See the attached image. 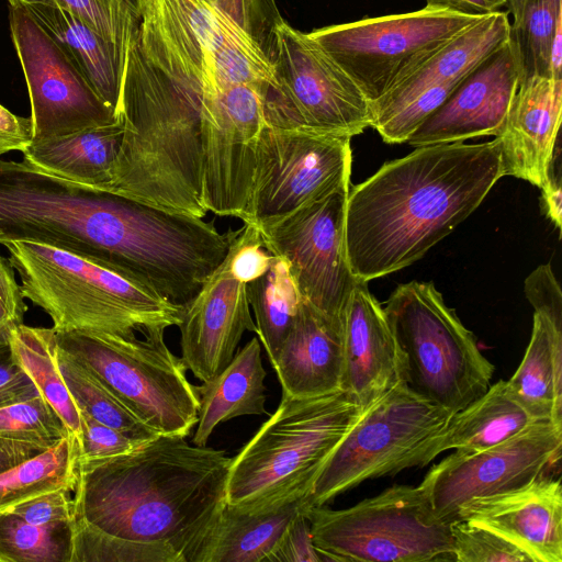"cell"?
<instances>
[{
	"instance_id": "cell-1",
	"label": "cell",
	"mask_w": 562,
	"mask_h": 562,
	"mask_svg": "<svg viewBox=\"0 0 562 562\" xmlns=\"http://www.w3.org/2000/svg\"><path fill=\"white\" fill-rule=\"evenodd\" d=\"M503 177L493 140L415 147L349 190L345 245L363 282L419 260L483 202Z\"/></svg>"
},
{
	"instance_id": "cell-2",
	"label": "cell",
	"mask_w": 562,
	"mask_h": 562,
	"mask_svg": "<svg viewBox=\"0 0 562 562\" xmlns=\"http://www.w3.org/2000/svg\"><path fill=\"white\" fill-rule=\"evenodd\" d=\"M232 458L158 435L130 452L78 462L74 533L162 544L187 562L225 501Z\"/></svg>"
},
{
	"instance_id": "cell-3",
	"label": "cell",
	"mask_w": 562,
	"mask_h": 562,
	"mask_svg": "<svg viewBox=\"0 0 562 562\" xmlns=\"http://www.w3.org/2000/svg\"><path fill=\"white\" fill-rule=\"evenodd\" d=\"M202 100L151 64L135 40L126 56L117 111L122 140L103 190L200 218L206 215Z\"/></svg>"
},
{
	"instance_id": "cell-4",
	"label": "cell",
	"mask_w": 562,
	"mask_h": 562,
	"mask_svg": "<svg viewBox=\"0 0 562 562\" xmlns=\"http://www.w3.org/2000/svg\"><path fill=\"white\" fill-rule=\"evenodd\" d=\"M3 246L24 297L48 314L55 331L132 337L181 322L183 306L81 257L32 241Z\"/></svg>"
},
{
	"instance_id": "cell-5",
	"label": "cell",
	"mask_w": 562,
	"mask_h": 562,
	"mask_svg": "<svg viewBox=\"0 0 562 562\" xmlns=\"http://www.w3.org/2000/svg\"><path fill=\"white\" fill-rule=\"evenodd\" d=\"M345 391L282 400L232 458L225 501L256 508L310 494L323 465L362 413Z\"/></svg>"
},
{
	"instance_id": "cell-6",
	"label": "cell",
	"mask_w": 562,
	"mask_h": 562,
	"mask_svg": "<svg viewBox=\"0 0 562 562\" xmlns=\"http://www.w3.org/2000/svg\"><path fill=\"white\" fill-rule=\"evenodd\" d=\"M136 42L145 57L181 88L277 85L272 64L234 22L204 0H139Z\"/></svg>"
},
{
	"instance_id": "cell-7",
	"label": "cell",
	"mask_w": 562,
	"mask_h": 562,
	"mask_svg": "<svg viewBox=\"0 0 562 562\" xmlns=\"http://www.w3.org/2000/svg\"><path fill=\"white\" fill-rule=\"evenodd\" d=\"M166 329L144 338L55 331L57 347L83 366L137 418L159 435L187 437L198 423L200 397L182 358L165 342Z\"/></svg>"
},
{
	"instance_id": "cell-8",
	"label": "cell",
	"mask_w": 562,
	"mask_h": 562,
	"mask_svg": "<svg viewBox=\"0 0 562 562\" xmlns=\"http://www.w3.org/2000/svg\"><path fill=\"white\" fill-rule=\"evenodd\" d=\"M405 359V382L457 413L486 392L494 366L432 282L400 284L383 307Z\"/></svg>"
},
{
	"instance_id": "cell-9",
	"label": "cell",
	"mask_w": 562,
	"mask_h": 562,
	"mask_svg": "<svg viewBox=\"0 0 562 562\" xmlns=\"http://www.w3.org/2000/svg\"><path fill=\"white\" fill-rule=\"evenodd\" d=\"M452 414L400 381L361 413L336 446L307 495L310 508L367 480L427 465Z\"/></svg>"
},
{
	"instance_id": "cell-10",
	"label": "cell",
	"mask_w": 562,
	"mask_h": 562,
	"mask_svg": "<svg viewBox=\"0 0 562 562\" xmlns=\"http://www.w3.org/2000/svg\"><path fill=\"white\" fill-rule=\"evenodd\" d=\"M305 515L323 562L454 561L450 524L435 517L419 485H392L349 508Z\"/></svg>"
},
{
	"instance_id": "cell-11",
	"label": "cell",
	"mask_w": 562,
	"mask_h": 562,
	"mask_svg": "<svg viewBox=\"0 0 562 562\" xmlns=\"http://www.w3.org/2000/svg\"><path fill=\"white\" fill-rule=\"evenodd\" d=\"M277 87L263 98L266 123L353 137L372 126V104L353 79L307 33L286 21L277 31Z\"/></svg>"
},
{
	"instance_id": "cell-12",
	"label": "cell",
	"mask_w": 562,
	"mask_h": 562,
	"mask_svg": "<svg viewBox=\"0 0 562 562\" xmlns=\"http://www.w3.org/2000/svg\"><path fill=\"white\" fill-rule=\"evenodd\" d=\"M483 18L425 7L408 13L328 25L307 34L353 79L372 104L402 72Z\"/></svg>"
},
{
	"instance_id": "cell-13",
	"label": "cell",
	"mask_w": 562,
	"mask_h": 562,
	"mask_svg": "<svg viewBox=\"0 0 562 562\" xmlns=\"http://www.w3.org/2000/svg\"><path fill=\"white\" fill-rule=\"evenodd\" d=\"M351 137L265 123L245 222L261 223L350 184Z\"/></svg>"
},
{
	"instance_id": "cell-14",
	"label": "cell",
	"mask_w": 562,
	"mask_h": 562,
	"mask_svg": "<svg viewBox=\"0 0 562 562\" xmlns=\"http://www.w3.org/2000/svg\"><path fill=\"white\" fill-rule=\"evenodd\" d=\"M268 82L205 87L201 109L202 194L207 212L245 221L266 123Z\"/></svg>"
},
{
	"instance_id": "cell-15",
	"label": "cell",
	"mask_w": 562,
	"mask_h": 562,
	"mask_svg": "<svg viewBox=\"0 0 562 562\" xmlns=\"http://www.w3.org/2000/svg\"><path fill=\"white\" fill-rule=\"evenodd\" d=\"M350 184L274 220L258 223L267 250L283 259L303 300L340 318L359 281L348 266L345 213ZM256 224V223H255Z\"/></svg>"
},
{
	"instance_id": "cell-16",
	"label": "cell",
	"mask_w": 562,
	"mask_h": 562,
	"mask_svg": "<svg viewBox=\"0 0 562 562\" xmlns=\"http://www.w3.org/2000/svg\"><path fill=\"white\" fill-rule=\"evenodd\" d=\"M562 426L537 420L519 434L481 451L456 450L429 469L419 486L435 517L457 520L468 502L520 487L559 464Z\"/></svg>"
},
{
	"instance_id": "cell-17",
	"label": "cell",
	"mask_w": 562,
	"mask_h": 562,
	"mask_svg": "<svg viewBox=\"0 0 562 562\" xmlns=\"http://www.w3.org/2000/svg\"><path fill=\"white\" fill-rule=\"evenodd\" d=\"M9 25L29 90L33 142L120 120L65 49L24 7L9 4Z\"/></svg>"
},
{
	"instance_id": "cell-18",
	"label": "cell",
	"mask_w": 562,
	"mask_h": 562,
	"mask_svg": "<svg viewBox=\"0 0 562 562\" xmlns=\"http://www.w3.org/2000/svg\"><path fill=\"white\" fill-rule=\"evenodd\" d=\"M521 79L517 48L509 37L482 60L411 135L414 147L497 136Z\"/></svg>"
},
{
	"instance_id": "cell-19",
	"label": "cell",
	"mask_w": 562,
	"mask_h": 562,
	"mask_svg": "<svg viewBox=\"0 0 562 562\" xmlns=\"http://www.w3.org/2000/svg\"><path fill=\"white\" fill-rule=\"evenodd\" d=\"M178 327L181 358L201 381L213 378L232 361L246 330L257 333L247 283L234 277L225 260L183 307Z\"/></svg>"
},
{
	"instance_id": "cell-20",
	"label": "cell",
	"mask_w": 562,
	"mask_h": 562,
	"mask_svg": "<svg viewBox=\"0 0 562 562\" xmlns=\"http://www.w3.org/2000/svg\"><path fill=\"white\" fill-rule=\"evenodd\" d=\"M358 281L340 314L342 368L340 389L364 411L400 381H405V359L385 312Z\"/></svg>"
},
{
	"instance_id": "cell-21",
	"label": "cell",
	"mask_w": 562,
	"mask_h": 562,
	"mask_svg": "<svg viewBox=\"0 0 562 562\" xmlns=\"http://www.w3.org/2000/svg\"><path fill=\"white\" fill-rule=\"evenodd\" d=\"M467 520L508 540L533 562H562V485L550 475L464 504Z\"/></svg>"
},
{
	"instance_id": "cell-22",
	"label": "cell",
	"mask_w": 562,
	"mask_h": 562,
	"mask_svg": "<svg viewBox=\"0 0 562 562\" xmlns=\"http://www.w3.org/2000/svg\"><path fill=\"white\" fill-rule=\"evenodd\" d=\"M562 114V78L522 77L512 100L502 132L504 176H513L541 188L558 146Z\"/></svg>"
},
{
	"instance_id": "cell-23",
	"label": "cell",
	"mask_w": 562,
	"mask_h": 562,
	"mask_svg": "<svg viewBox=\"0 0 562 562\" xmlns=\"http://www.w3.org/2000/svg\"><path fill=\"white\" fill-rule=\"evenodd\" d=\"M272 368L282 394L303 398L340 391V318L326 315L302 299Z\"/></svg>"
},
{
	"instance_id": "cell-24",
	"label": "cell",
	"mask_w": 562,
	"mask_h": 562,
	"mask_svg": "<svg viewBox=\"0 0 562 562\" xmlns=\"http://www.w3.org/2000/svg\"><path fill=\"white\" fill-rule=\"evenodd\" d=\"M510 31L508 12L497 11L484 16L409 67L372 103V126L395 113L423 91L437 85L461 80L503 45L510 37Z\"/></svg>"
},
{
	"instance_id": "cell-25",
	"label": "cell",
	"mask_w": 562,
	"mask_h": 562,
	"mask_svg": "<svg viewBox=\"0 0 562 562\" xmlns=\"http://www.w3.org/2000/svg\"><path fill=\"white\" fill-rule=\"evenodd\" d=\"M307 495L256 508L224 501L187 562H266L291 519L310 508Z\"/></svg>"
},
{
	"instance_id": "cell-26",
	"label": "cell",
	"mask_w": 562,
	"mask_h": 562,
	"mask_svg": "<svg viewBox=\"0 0 562 562\" xmlns=\"http://www.w3.org/2000/svg\"><path fill=\"white\" fill-rule=\"evenodd\" d=\"M506 382L512 396L536 420L562 426V312L535 310L526 352Z\"/></svg>"
},
{
	"instance_id": "cell-27",
	"label": "cell",
	"mask_w": 562,
	"mask_h": 562,
	"mask_svg": "<svg viewBox=\"0 0 562 562\" xmlns=\"http://www.w3.org/2000/svg\"><path fill=\"white\" fill-rule=\"evenodd\" d=\"M266 376L260 341L254 337L220 373L196 386L200 408L192 442L204 447L216 426L234 417L267 414Z\"/></svg>"
},
{
	"instance_id": "cell-28",
	"label": "cell",
	"mask_w": 562,
	"mask_h": 562,
	"mask_svg": "<svg viewBox=\"0 0 562 562\" xmlns=\"http://www.w3.org/2000/svg\"><path fill=\"white\" fill-rule=\"evenodd\" d=\"M123 135L121 120L66 136L32 142L22 153L27 165L55 177L105 189Z\"/></svg>"
},
{
	"instance_id": "cell-29",
	"label": "cell",
	"mask_w": 562,
	"mask_h": 562,
	"mask_svg": "<svg viewBox=\"0 0 562 562\" xmlns=\"http://www.w3.org/2000/svg\"><path fill=\"white\" fill-rule=\"evenodd\" d=\"M22 7L58 42L97 94L117 115L126 56L81 20L58 7L41 3Z\"/></svg>"
},
{
	"instance_id": "cell-30",
	"label": "cell",
	"mask_w": 562,
	"mask_h": 562,
	"mask_svg": "<svg viewBox=\"0 0 562 562\" xmlns=\"http://www.w3.org/2000/svg\"><path fill=\"white\" fill-rule=\"evenodd\" d=\"M535 422L512 396L507 382L498 380L480 397L452 414L436 446V454L450 449L481 451L519 434Z\"/></svg>"
},
{
	"instance_id": "cell-31",
	"label": "cell",
	"mask_w": 562,
	"mask_h": 562,
	"mask_svg": "<svg viewBox=\"0 0 562 562\" xmlns=\"http://www.w3.org/2000/svg\"><path fill=\"white\" fill-rule=\"evenodd\" d=\"M10 341L13 353L29 374L40 394L63 418L70 434H80V416L57 363L56 333L52 328L24 324L12 328Z\"/></svg>"
},
{
	"instance_id": "cell-32",
	"label": "cell",
	"mask_w": 562,
	"mask_h": 562,
	"mask_svg": "<svg viewBox=\"0 0 562 562\" xmlns=\"http://www.w3.org/2000/svg\"><path fill=\"white\" fill-rule=\"evenodd\" d=\"M247 295L255 316L256 334L272 366L302 301L288 263L273 255L266 273L247 283Z\"/></svg>"
},
{
	"instance_id": "cell-33",
	"label": "cell",
	"mask_w": 562,
	"mask_h": 562,
	"mask_svg": "<svg viewBox=\"0 0 562 562\" xmlns=\"http://www.w3.org/2000/svg\"><path fill=\"white\" fill-rule=\"evenodd\" d=\"M78 441L68 436L40 454L0 473V512L58 488L75 490Z\"/></svg>"
},
{
	"instance_id": "cell-34",
	"label": "cell",
	"mask_w": 562,
	"mask_h": 562,
	"mask_svg": "<svg viewBox=\"0 0 562 562\" xmlns=\"http://www.w3.org/2000/svg\"><path fill=\"white\" fill-rule=\"evenodd\" d=\"M57 363L79 411L139 441H147L159 435L125 407L83 366L58 347Z\"/></svg>"
},
{
	"instance_id": "cell-35",
	"label": "cell",
	"mask_w": 562,
	"mask_h": 562,
	"mask_svg": "<svg viewBox=\"0 0 562 562\" xmlns=\"http://www.w3.org/2000/svg\"><path fill=\"white\" fill-rule=\"evenodd\" d=\"M72 520L36 526L0 512V562H72Z\"/></svg>"
},
{
	"instance_id": "cell-36",
	"label": "cell",
	"mask_w": 562,
	"mask_h": 562,
	"mask_svg": "<svg viewBox=\"0 0 562 562\" xmlns=\"http://www.w3.org/2000/svg\"><path fill=\"white\" fill-rule=\"evenodd\" d=\"M10 5L58 7L116 46L125 56L140 25L139 0H8Z\"/></svg>"
},
{
	"instance_id": "cell-37",
	"label": "cell",
	"mask_w": 562,
	"mask_h": 562,
	"mask_svg": "<svg viewBox=\"0 0 562 562\" xmlns=\"http://www.w3.org/2000/svg\"><path fill=\"white\" fill-rule=\"evenodd\" d=\"M560 19L562 0L524 1L520 23L510 31L520 61L521 78L531 75L552 78L550 49Z\"/></svg>"
},
{
	"instance_id": "cell-38",
	"label": "cell",
	"mask_w": 562,
	"mask_h": 562,
	"mask_svg": "<svg viewBox=\"0 0 562 562\" xmlns=\"http://www.w3.org/2000/svg\"><path fill=\"white\" fill-rule=\"evenodd\" d=\"M70 435L63 418L42 395L0 408V437L50 448Z\"/></svg>"
},
{
	"instance_id": "cell-39",
	"label": "cell",
	"mask_w": 562,
	"mask_h": 562,
	"mask_svg": "<svg viewBox=\"0 0 562 562\" xmlns=\"http://www.w3.org/2000/svg\"><path fill=\"white\" fill-rule=\"evenodd\" d=\"M72 562H182L171 548L98 532L74 533Z\"/></svg>"
},
{
	"instance_id": "cell-40",
	"label": "cell",
	"mask_w": 562,
	"mask_h": 562,
	"mask_svg": "<svg viewBox=\"0 0 562 562\" xmlns=\"http://www.w3.org/2000/svg\"><path fill=\"white\" fill-rule=\"evenodd\" d=\"M234 22L272 64L277 55V31L285 22L276 0H204Z\"/></svg>"
},
{
	"instance_id": "cell-41",
	"label": "cell",
	"mask_w": 562,
	"mask_h": 562,
	"mask_svg": "<svg viewBox=\"0 0 562 562\" xmlns=\"http://www.w3.org/2000/svg\"><path fill=\"white\" fill-rule=\"evenodd\" d=\"M450 531L456 562H533L508 540L467 520L452 521Z\"/></svg>"
},
{
	"instance_id": "cell-42",
	"label": "cell",
	"mask_w": 562,
	"mask_h": 562,
	"mask_svg": "<svg viewBox=\"0 0 562 562\" xmlns=\"http://www.w3.org/2000/svg\"><path fill=\"white\" fill-rule=\"evenodd\" d=\"M79 416L78 462L113 458L130 452L145 442L100 423L86 412L79 411Z\"/></svg>"
},
{
	"instance_id": "cell-43",
	"label": "cell",
	"mask_w": 562,
	"mask_h": 562,
	"mask_svg": "<svg viewBox=\"0 0 562 562\" xmlns=\"http://www.w3.org/2000/svg\"><path fill=\"white\" fill-rule=\"evenodd\" d=\"M272 259L273 255L265 247L258 225L245 222L224 260L234 277L249 283L266 273Z\"/></svg>"
},
{
	"instance_id": "cell-44",
	"label": "cell",
	"mask_w": 562,
	"mask_h": 562,
	"mask_svg": "<svg viewBox=\"0 0 562 562\" xmlns=\"http://www.w3.org/2000/svg\"><path fill=\"white\" fill-rule=\"evenodd\" d=\"M11 330V327L0 328V408L41 395L13 353Z\"/></svg>"
},
{
	"instance_id": "cell-45",
	"label": "cell",
	"mask_w": 562,
	"mask_h": 562,
	"mask_svg": "<svg viewBox=\"0 0 562 562\" xmlns=\"http://www.w3.org/2000/svg\"><path fill=\"white\" fill-rule=\"evenodd\" d=\"M305 510L291 519L266 562H323L314 546Z\"/></svg>"
},
{
	"instance_id": "cell-46",
	"label": "cell",
	"mask_w": 562,
	"mask_h": 562,
	"mask_svg": "<svg viewBox=\"0 0 562 562\" xmlns=\"http://www.w3.org/2000/svg\"><path fill=\"white\" fill-rule=\"evenodd\" d=\"M70 488H58L22 502L11 509L29 524L44 526L72 520L74 497Z\"/></svg>"
},
{
	"instance_id": "cell-47",
	"label": "cell",
	"mask_w": 562,
	"mask_h": 562,
	"mask_svg": "<svg viewBox=\"0 0 562 562\" xmlns=\"http://www.w3.org/2000/svg\"><path fill=\"white\" fill-rule=\"evenodd\" d=\"M27 305L9 259L0 254V328L23 324Z\"/></svg>"
},
{
	"instance_id": "cell-48",
	"label": "cell",
	"mask_w": 562,
	"mask_h": 562,
	"mask_svg": "<svg viewBox=\"0 0 562 562\" xmlns=\"http://www.w3.org/2000/svg\"><path fill=\"white\" fill-rule=\"evenodd\" d=\"M33 142L31 116H18L0 104V156L8 151H23Z\"/></svg>"
},
{
	"instance_id": "cell-49",
	"label": "cell",
	"mask_w": 562,
	"mask_h": 562,
	"mask_svg": "<svg viewBox=\"0 0 562 562\" xmlns=\"http://www.w3.org/2000/svg\"><path fill=\"white\" fill-rule=\"evenodd\" d=\"M560 148L557 149L552 159L548 178L541 189V205L544 214L561 229L562 215V188H561Z\"/></svg>"
},
{
	"instance_id": "cell-50",
	"label": "cell",
	"mask_w": 562,
	"mask_h": 562,
	"mask_svg": "<svg viewBox=\"0 0 562 562\" xmlns=\"http://www.w3.org/2000/svg\"><path fill=\"white\" fill-rule=\"evenodd\" d=\"M506 2L507 0H426L425 7L471 16H485L501 11Z\"/></svg>"
},
{
	"instance_id": "cell-51",
	"label": "cell",
	"mask_w": 562,
	"mask_h": 562,
	"mask_svg": "<svg viewBox=\"0 0 562 562\" xmlns=\"http://www.w3.org/2000/svg\"><path fill=\"white\" fill-rule=\"evenodd\" d=\"M46 449L48 448L38 443L0 437V473L40 454Z\"/></svg>"
},
{
	"instance_id": "cell-52",
	"label": "cell",
	"mask_w": 562,
	"mask_h": 562,
	"mask_svg": "<svg viewBox=\"0 0 562 562\" xmlns=\"http://www.w3.org/2000/svg\"><path fill=\"white\" fill-rule=\"evenodd\" d=\"M525 0H507V12L513 16L512 27L519 25L522 14V7Z\"/></svg>"
}]
</instances>
